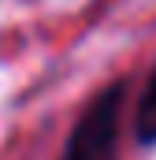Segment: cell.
I'll return each instance as SVG.
<instances>
[{
  "instance_id": "cell-1",
  "label": "cell",
  "mask_w": 156,
  "mask_h": 160,
  "mask_svg": "<svg viewBox=\"0 0 156 160\" xmlns=\"http://www.w3.org/2000/svg\"><path fill=\"white\" fill-rule=\"evenodd\" d=\"M123 82H112L100 97L89 101V108L75 123L63 157L60 160H119V104H123Z\"/></svg>"
},
{
  "instance_id": "cell-2",
  "label": "cell",
  "mask_w": 156,
  "mask_h": 160,
  "mask_svg": "<svg viewBox=\"0 0 156 160\" xmlns=\"http://www.w3.org/2000/svg\"><path fill=\"white\" fill-rule=\"evenodd\" d=\"M134 134H138L141 145H153L156 142V71H153V78H149V86H145V93H141V101H138Z\"/></svg>"
}]
</instances>
